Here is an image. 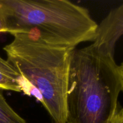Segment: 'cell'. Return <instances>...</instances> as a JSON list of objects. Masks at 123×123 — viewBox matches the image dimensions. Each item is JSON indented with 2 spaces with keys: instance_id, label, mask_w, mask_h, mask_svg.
Masks as SVG:
<instances>
[{
  "instance_id": "52a82bcc",
  "label": "cell",
  "mask_w": 123,
  "mask_h": 123,
  "mask_svg": "<svg viewBox=\"0 0 123 123\" xmlns=\"http://www.w3.org/2000/svg\"><path fill=\"white\" fill-rule=\"evenodd\" d=\"M110 123H123V108L120 103Z\"/></svg>"
},
{
  "instance_id": "5b68a950",
  "label": "cell",
  "mask_w": 123,
  "mask_h": 123,
  "mask_svg": "<svg viewBox=\"0 0 123 123\" xmlns=\"http://www.w3.org/2000/svg\"><path fill=\"white\" fill-rule=\"evenodd\" d=\"M0 89L23 92L30 96L29 89L22 77L7 61L0 56Z\"/></svg>"
},
{
  "instance_id": "9c48e42d",
  "label": "cell",
  "mask_w": 123,
  "mask_h": 123,
  "mask_svg": "<svg viewBox=\"0 0 123 123\" xmlns=\"http://www.w3.org/2000/svg\"><path fill=\"white\" fill-rule=\"evenodd\" d=\"M6 29H5L4 26L3 24H2V22L0 20V33H6Z\"/></svg>"
},
{
  "instance_id": "ba28073f",
  "label": "cell",
  "mask_w": 123,
  "mask_h": 123,
  "mask_svg": "<svg viewBox=\"0 0 123 123\" xmlns=\"http://www.w3.org/2000/svg\"><path fill=\"white\" fill-rule=\"evenodd\" d=\"M118 71L120 76V80H121V91L123 92V62L120 66H118Z\"/></svg>"
},
{
  "instance_id": "8992f818",
  "label": "cell",
  "mask_w": 123,
  "mask_h": 123,
  "mask_svg": "<svg viewBox=\"0 0 123 123\" xmlns=\"http://www.w3.org/2000/svg\"><path fill=\"white\" fill-rule=\"evenodd\" d=\"M0 89V123H28L8 105Z\"/></svg>"
},
{
  "instance_id": "277c9868",
  "label": "cell",
  "mask_w": 123,
  "mask_h": 123,
  "mask_svg": "<svg viewBox=\"0 0 123 123\" xmlns=\"http://www.w3.org/2000/svg\"><path fill=\"white\" fill-rule=\"evenodd\" d=\"M123 36V2L111 10L98 24L93 43L114 56L117 41Z\"/></svg>"
},
{
  "instance_id": "6da1fadb",
  "label": "cell",
  "mask_w": 123,
  "mask_h": 123,
  "mask_svg": "<svg viewBox=\"0 0 123 123\" xmlns=\"http://www.w3.org/2000/svg\"><path fill=\"white\" fill-rule=\"evenodd\" d=\"M121 84L114 56L92 43L71 54L66 123H110Z\"/></svg>"
},
{
  "instance_id": "3957f363",
  "label": "cell",
  "mask_w": 123,
  "mask_h": 123,
  "mask_svg": "<svg viewBox=\"0 0 123 123\" xmlns=\"http://www.w3.org/2000/svg\"><path fill=\"white\" fill-rule=\"evenodd\" d=\"M0 20L12 36L31 34L73 49L93 42L98 26L87 8L67 0H0Z\"/></svg>"
},
{
  "instance_id": "7a4b0ae2",
  "label": "cell",
  "mask_w": 123,
  "mask_h": 123,
  "mask_svg": "<svg viewBox=\"0 0 123 123\" xmlns=\"http://www.w3.org/2000/svg\"><path fill=\"white\" fill-rule=\"evenodd\" d=\"M13 36V40L3 48L7 61L24 79L30 96L42 103L54 123H66L67 85L73 49L46 43L31 34Z\"/></svg>"
}]
</instances>
